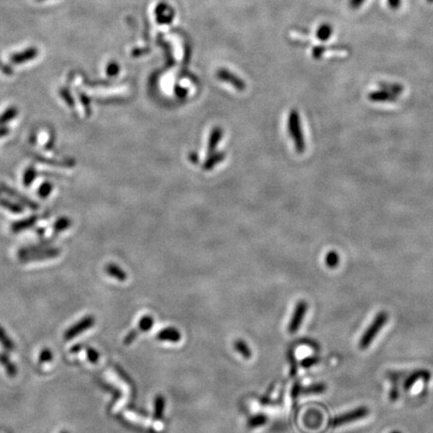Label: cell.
<instances>
[{"instance_id":"1","label":"cell","mask_w":433,"mask_h":433,"mask_svg":"<svg viewBox=\"0 0 433 433\" xmlns=\"http://www.w3.org/2000/svg\"><path fill=\"white\" fill-rule=\"evenodd\" d=\"M387 321H388V314L383 311L379 312L373 319L372 323L369 325V327L365 330V332L361 336L359 341V348L362 350L367 349L374 341L376 336L379 334V332L384 327V325L387 323Z\"/></svg>"},{"instance_id":"2","label":"cell","mask_w":433,"mask_h":433,"mask_svg":"<svg viewBox=\"0 0 433 433\" xmlns=\"http://www.w3.org/2000/svg\"><path fill=\"white\" fill-rule=\"evenodd\" d=\"M288 127H289V132H290L291 137L294 140L296 150L298 151L299 154H302L306 149V143L302 132L300 116L297 111H292L290 113V116H289V120H288Z\"/></svg>"},{"instance_id":"3","label":"cell","mask_w":433,"mask_h":433,"mask_svg":"<svg viewBox=\"0 0 433 433\" xmlns=\"http://www.w3.org/2000/svg\"><path fill=\"white\" fill-rule=\"evenodd\" d=\"M61 250L58 248L38 249V248H25L19 251V257L22 262L31 261H43L47 259H55L61 254Z\"/></svg>"},{"instance_id":"4","label":"cell","mask_w":433,"mask_h":433,"mask_svg":"<svg viewBox=\"0 0 433 433\" xmlns=\"http://www.w3.org/2000/svg\"><path fill=\"white\" fill-rule=\"evenodd\" d=\"M370 413L369 409L366 406H360L355 409H352L350 411H347L345 413H342L338 416H336L332 421L331 424L334 427H339L351 422L358 421L360 419L365 418Z\"/></svg>"},{"instance_id":"5","label":"cell","mask_w":433,"mask_h":433,"mask_svg":"<svg viewBox=\"0 0 433 433\" xmlns=\"http://www.w3.org/2000/svg\"><path fill=\"white\" fill-rule=\"evenodd\" d=\"M95 324V319L93 316H85L83 317L81 320H79L77 323H75L73 326L69 327L65 333H64V339L69 341L72 340L75 337L85 331H87L88 329H90L91 327H93Z\"/></svg>"},{"instance_id":"6","label":"cell","mask_w":433,"mask_h":433,"mask_svg":"<svg viewBox=\"0 0 433 433\" xmlns=\"http://www.w3.org/2000/svg\"><path fill=\"white\" fill-rule=\"evenodd\" d=\"M307 310H308V303L306 301L302 300L296 304V307H295L293 316L291 318L290 324H289V326H288L289 333L294 334L299 330V328L303 322V319L307 313Z\"/></svg>"},{"instance_id":"7","label":"cell","mask_w":433,"mask_h":433,"mask_svg":"<svg viewBox=\"0 0 433 433\" xmlns=\"http://www.w3.org/2000/svg\"><path fill=\"white\" fill-rule=\"evenodd\" d=\"M0 190H1L2 192H4V194L8 195L9 197L15 199L16 201L20 202L21 204H24V206H26L27 208H29V209H31V210H37V209H38V205H37L36 203H34L33 201L29 200V199L26 198L25 196H22L21 194H19L18 191H16L15 189H13V188L4 185V184H1V185H0Z\"/></svg>"},{"instance_id":"8","label":"cell","mask_w":433,"mask_h":433,"mask_svg":"<svg viewBox=\"0 0 433 433\" xmlns=\"http://www.w3.org/2000/svg\"><path fill=\"white\" fill-rule=\"evenodd\" d=\"M431 377V374L428 370L426 369H418L415 370L414 372H412L405 380L404 382V389L405 390H409L413 385L419 381V380H423V381H428Z\"/></svg>"},{"instance_id":"9","label":"cell","mask_w":433,"mask_h":433,"mask_svg":"<svg viewBox=\"0 0 433 433\" xmlns=\"http://www.w3.org/2000/svg\"><path fill=\"white\" fill-rule=\"evenodd\" d=\"M37 55H38V51H37L36 47H29V48H27V50H25L23 52L14 54L11 57L10 61L14 64H20V63L29 62L31 60H34L37 57Z\"/></svg>"},{"instance_id":"10","label":"cell","mask_w":433,"mask_h":433,"mask_svg":"<svg viewBox=\"0 0 433 433\" xmlns=\"http://www.w3.org/2000/svg\"><path fill=\"white\" fill-rule=\"evenodd\" d=\"M181 333L178 329L174 327H167L160 331L157 335V339L160 341H168L177 343L181 340Z\"/></svg>"},{"instance_id":"11","label":"cell","mask_w":433,"mask_h":433,"mask_svg":"<svg viewBox=\"0 0 433 433\" xmlns=\"http://www.w3.org/2000/svg\"><path fill=\"white\" fill-rule=\"evenodd\" d=\"M368 99L373 103H388L395 102L397 96L390 93L389 91L381 88L380 90H375L368 95Z\"/></svg>"},{"instance_id":"12","label":"cell","mask_w":433,"mask_h":433,"mask_svg":"<svg viewBox=\"0 0 433 433\" xmlns=\"http://www.w3.org/2000/svg\"><path fill=\"white\" fill-rule=\"evenodd\" d=\"M218 76L220 79L227 81L229 83H231L232 85H234L238 90H244L246 85L244 83V81H242V79H240L239 77H237L236 75L232 74L231 72H229L228 70L222 69L218 72Z\"/></svg>"},{"instance_id":"13","label":"cell","mask_w":433,"mask_h":433,"mask_svg":"<svg viewBox=\"0 0 433 433\" xmlns=\"http://www.w3.org/2000/svg\"><path fill=\"white\" fill-rule=\"evenodd\" d=\"M32 157L39 163L50 165V166H59V167H73L75 165L73 160H53V159H46L39 155H32Z\"/></svg>"},{"instance_id":"14","label":"cell","mask_w":433,"mask_h":433,"mask_svg":"<svg viewBox=\"0 0 433 433\" xmlns=\"http://www.w3.org/2000/svg\"><path fill=\"white\" fill-rule=\"evenodd\" d=\"M223 135V130L221 129V127H215L213 129V131L211 132V136L209 139V144H208V154L212 155L214 154L215 150L217 149L218 144L222 138Z\"/></svg>"},{"instance_id":"15","label":"cell","mask_w":433,"mask_h":433,"mask_svg":"<svg viewBox=\"0 0 433 433\" xmlns=\"http://www.w3.org/2000/svg\"><path fill=\"white\" fill-rule=\"evenodd\" d=\"M106 271H107L109 276L117 279L120 282H124L127 278L126 273L121 267H119L117 264H112V263L109 264L106 267Z\"/></svg>"},{"instance_id":"16","label":"cell","mask_w":433,"mask_h":433,"mask_svg":"<svg viewBox=\"0 0 433 433\" xmlns=\"http://www.w3.org/2000/svg\"><path fill=\"white\" fill-rule=\"evenodd\" d=\"M37 220H38V218L36 216H32V217L27 218V219L21 220L19 222L13 223L12 226H11V230L14 233H19V232H21L23 230H27V229L31 228L33 225H35Z\"/></svg>"},{"instance_id":"17","label":"cell","mask_w":433,"mask_h":433,"mask_svg":"<svg viewBox=\"0 0 433 433\" xmlns=\"http://www.w3.org/2000/svg\"><path fill=\"white\" fill-rule=\"evenodd\" d=\"M0 364H1L7 375L10 377H15L17 374V367L14 365V363L11 361V359L9 358V356L5 353H1L0 354Z\"/></svg>"},{"instance_id":"18","label":"cell","mask_w":433,"mask_h":433,"mask_svg":"<svg viewBox=\"0 0 433 433\" xmlns=\"http://www.w3.org/2000/svg\"><path fill=\"white\" fill-rule=\"evenodd\" d=\"M234 347L236 351L242 355L245 359H250L252 357V350L244 340H236L234 343Z\"/></svg>"},{"instance_id":"19","label":"cell","mask_w":433,"mask_h":433,"mask_svg":"<svg viewBox=\"0 0 433 433\" xmlns=\"http://www.w3.org/2000/svg\"><path fill=\"white\" fill-rule=\"evenodd\" d=\"M327 390V386L325 383H315L307 386L305 388H301V392L303 394L311 395V394H321Z\"/></svg>"},{"instance_id":"20","label":"cell","mask_w":433,"mask_h":433,"mask_svg":"<svg viewBox=\"0 0 433 433\" xmlns=\"http://www.w3.org/2000/svg\"><path fill=\"white\" fill-rule=\"evenodd\" d=\"M165 405H166V400L165 397L163 395H158L155 398V410H154V416L156 419H162L163 415H164V411H165Z\"/></svg>"},{"instance_id":"21","label":"cell","mask_w":433,"mask_h":433,"mask_svg":"<svg viewBox=\"0 0 433 433\" xmlns=\"http://www.w3.org/2000/svg\"><path fill=\"white\" fill-rule=\"evenodd\" d=\"M0 344L6 351H13L14 350V343L9 338V336L5 332V330L0 326Z\"/></svg>"},{"instance_id":"22","label":"cell","mask_w":433,"mask_h":433,"mask_svg":"<svg viewBox=\"0 0 433 433\" xmlns=\"http://www.w3.org/2000/svg\"><path fill=\"white\" fill-rule=\"evenodd\" d=\"M18 115V111L16 108H9L7 109L1 116H0V126L5 125L7 123L11 122L14 118H16Z\"/></svg>"},{"instance_id":"23","label":"cell","mask_w":433,"mask_h":433,"mask_svg":"<svg viewBox=\"0 0 433 433\" xmlns=\"http://www.w3.org/2000/svg\"><path fill=\"white\" fill-rule=\"evenodd\" d=\"M268 421V418L266 415L264 414H258V415H254L251 418H249L248 422H247V426L249 428H257V427H261L263 425H265Z\"/></svg>"},{"instance_id":"24","label":"cell","mask_w":433,"mask_h":433,"mask_svg":"<svg viewBox=\"0 0 433 433\" xmlns=\"http://www.w3.org/2000/svg\"><path fill=\"white\" fill-rule=\"evenodd\" d=\"M0 206L5 208L6 210H8L12 213H15V214H20L23 212V209L20 205H18L16 203H12L11 201L4 199L2 197H0Z\"/></svg>"},{"instance_id":"25","label":"cell","mask_w":433,"mask_h":433,"mask_svg":"<svg viewBox=\"0 0 433 433\" xmlns=\"http://www.w3.org/2000/svg\"><path fill=\"white\" fill-rule=\"evenodd\" d=\"M154 326V319L150 315H146L141 317L138 323V331L139 332H148Z\"/></svg>"},{"instance_id":"26","label":"cell","mask_w":433,"mask_h":433,"mask_svg":"<svg viewBox=\"0 0 433 433\" xmlns=\"http://www.w3.org/2000/svg\"><path fill=\"white\" fill-rule=\"evenodd\" d=\"M339 262H340V258H339L338 253H336L335 251H331V252L327 253V255L325 257V263H326L328 268H331V269L336 268L337 266L339 265Z\"/></svg>"},{"instance_id":"27","label":"cell","mask_w":433,"mask_h":433,"mask_svg":"<svg viewBox=\"0 0 433 433\" xmlns=\"http://www.w3.org/2000/svg\"><path fill=\"white\" fill-rule=\"evenodd\" d=\"M332 32H333L332 26L329 25V24H327V23H324V24H322V25L318 28V31H317V37H318L320 40L325 41V40H327V39H329V38L331 37Z\"/></svg>"},{"instance_id":"28","label":"cell","mask_w":433,"mask_h":433,"mask_svg":"<svg viewBox=\"0 0 433 433\" xmlns=\"http://www.w3.org/2000/svg\"><path fill=\"white\" fill-rule=\"evenodd\" d=\"M226 157V154L224 153H217L213 156H211L208 161L206 162V164L204 165V169L206 171L208 170H212L217 164H219L221 161H223V159Z\"/></svg>"},{"instance_id":"29","label":"cell","mask_w":433,"mask_h":433,"mask_svg":"<svg viewBox=\"0 0 433 433\" xmlns=\"http://www.w3.org/2000/svg\"><path fill=\"white\" fill-rule=\"evenodd\" d=\"M380 88H383L385 90L389 91L390 93L394 94L395 96H398L403 91V86L398 83H380Z\"/></svg>"},{"instance_id":"30","label":"cell","mask_w":433,"mask_h":433,"mask_svg":"<svg viewBox=\"0 0 433 433\" xmlns=\"http://www.w3.org/2000/svg\"><path fill=\"white\" fill-rule=\"evenodd\" d=\"M70 226H71V221H70L68 218H66V217H62V218H60V219L55 223V225H54V230H55V232H57V233H61V232H62V231L67 230Z\"/></svg>"},{"instance_id":"31","label":"cell","mask_w":433,"mask_h":433,"mask_svg":"<svg viewBox=\"0 0 433 433\" xmlns=\"http://www.w3.org/2000/svg\"><path fill=\"white\" fill-rule=\"evenodd\" d=\"M36 178V171L33 167H28L23 175V185L25 186H29Z\"/></svg>"},{"instance_id":"32","label":"cell","mask_w":433,"mask_h":433,"mask_svg":"<svg viewBox=\"0 0 433 433\" xmlns=\"http://www.w3.org/2000/svg\"><path fill=\"white\" fill-rule=\"evenodd\" d=\"M54 188V186L51 182H45L38 187V196L42 199L47 198L51 195V192Z\"/></svg>"},{"instance_id":"33","label":"cell","mask_w":433,"mask_h":433,"mask_svg":"<svg viewBox=\"0 0 433 433\" xmlns=\"http://www.w3.org/2000/svg\"><path fill=\"white\" fill-rule=\"evenodd\" d=\"M78 95H79V100H80V103H81V105H82V107H83V110H84V112H85L86 117H89V116L91 115L90 99L88 98L87 94H85V93L82 92V91L78 92Z\"/></svg>"},{"instance_id":"34","label":"cell","mask_w":433,"mask_h":433,"mask_svg":"<svg viewBox=\"0 0 433 433\" xmlns=\"http://www.w3.org/2000/svg\"><path fill=\"white\" fill-rule=\"evenodd\" d=\"M53 359H54L53 351H52L51 349H48V348H44V349H42L41 352L39 353V356H38L39 363H48V362H52Z\"/></svg>"},{"instance_id":"35","label":"cell","mask_w":433,"mask_h":433,"mask_svg":"<svg viewBox=\"0 0 433 433\" xmlns=\"http://www.w3.org/2000/svg\"><path fill=\"white\" fill-rule=\"evenodd\" d=\"M60 93H61L62 99L66 103V105L69 108L73 109L74 108V101H73V98L71 96V93L69 92V90L67 88H62L60 90Z\"/></svg>"},{"instance_id":"36","label":"cell","mask_w":433,"mask_h":433,"mask_svg":"<svg viewBox=\"0 0 433 433\" xmlns=\"http://www.w3.org/2000/svg\"><path fill=\"white\" fill-rule=\"evenodd\" d=\"M86 357H87V359L89 360V362H90V363H93V364L98 363L99 360H100V354H99V352L96 351L95 349L91 348V347L86 348Z\"/></svg>"},{"instance_id":"37","label":"cell","mask_w":433,"mask_h":433,"mask_svg":"<svg viewBox=\"0 0 433 433\" xmlns=\"http://www.w3.org/2000/svg\"><path fill=\"white\" fill-rule=\"evenodd\" d=\"M120 71V65L118 64V62H112L109 63L108 67H107V73L110 77H115L119 74Z\"/></svg>"},{"instance_id":"38","label":"cell","mask_w":433,"mask_h":433,"mask_svg":"<svg viewBox=\"0 0 433 433\" xmlns=\"http://www.w3.org/2000/svg\"><path fill=\"white\" fill-rule=\"evenodd\" d=\"M318 363H319V358H317V357H308V358H305L301 361V365L304 368H310Z\"/></svg>"},{"instance_id":"39","label":"cell","mask_w":433,"mask_h":433,"mask_svg":"<svg viewBox=\"0 0 433 433\" xmlns=\"http://www.w3.org/2000/svg\"><path fill=\"white\" fill-rule=\"evenodd\" d=\"M137 334H138V331H136V330H131V331H130L126 336H125V338H124V344H125V345H129L130 343H132V342L135 340Z\"/></svg>"},{"instance_id":"40","label":"cell","mask_w":433,"mask_h":433,"mask_svg":"<svg viewBox=\"0 0 433 433\" xmlns=\"http://www.w3.org/2000/svg\"><path fill=\"white\" fill-rule=\"evenodd\" d=\"M365 0H349V6L352 9H358L363 5Z\"/></svg>"},{"instance_id":"41","label":"cell","mask_w":433,"mask_h":433,"mask_svg":"<svg viewBox=\"0 0 433 433\" xmlns=\"http://www.w3.org/2000/svg\"><path fill=\"white\" fill-rule=\"evenodd\" d=\"M402 3V0H388V5L391 9L397 10Z\"/></svg>"},{"instance_id":"42","label":"cell","mask_w":433,"mask_h":433,"mask_svg":"<svg viewBox=\"0 0 433 433\" xmlns=\"http://www.w3.org/2000/svg\"><path fill=\"white\" fill-rule=\"evenodd\" d=\"M0 70H1L4 74H6V75H11L12 74V69L9 67V66H7V65H5L1 61H0Z\"/></svg>"},{"instance_id":"43","label":"cell","mask_w":433,"mask_h":433,"mask_svg":"<svg viewBox=\"0 0 433 433\" xmlns=\"http://www.w3.org/2000/svg\"><path fill=\"white\" fill-rule=\"evenodd\" d=\"M54 144H55V135L52 134L51 135V139L48 140L45 144V149L46 150H53L54 149Z\"/></svg>"},{"instance_id":"44","label":"cell","mask_w":433,"mask_h":433,"mask_svg":"<svg viewBox=\"0 0 433 433\" xmlns=\"http://www.w3.org/2000/svg\"><path fill=\"white\" fill-rule=\"evenodd\" d=\"M8 133H9V129L6 126H4V125L3 126H0V138L5 136Z\"/></svg>"},{"instance_id":"45","label":"cell","mask_w":433,"mask_h":433,"mask_svg":"<svg viewBox=\"0 0 433 433\" xmlns=\"http://www.w3.org/2000/svg\"><path fill=\"white\" fill-rule=\"evenodd\" d=\"M82 348H83V347H82L80 344H76V345H74V346L70 349V351H71L72 353H78Z\"/></svg>"},{"instance_id":"46","label":"cell","mask_w":433,"mask_h":433,"mask_svg":"<svg viewBox=\"0 0 433 433\" xmlns=\"http://www.w3.org/2000/svg\"><path fill=\"white\" fill-rule=\"evenodd\" d=\"M189 160H190L191 163H194V164L198 163V156H197V154L191 153V154L189 155Z\"/></svg>"},{"instance_id":"47","label":"cell","mask_w":433,"mask_h":433,"mask_svg":"<svg viewBox=\"0 0 433 433\" xmlns=\"http://www.w3.org/2000/svg\"><path fill=\"white\" fill-rule=\"evenodd\" d=\"M37 232H38V235H43L44 232H45V229H40V230H38Z\"/></svg>"},{"instance_id":"48","label":"cell","mask_w":433,"mask_h":433,"mask_svg":"<svg viewBox=\"0 0 433 433\" xmlns=\"http://www.w3.org/2000/svg\"><path fill=\"white\" fill-rule=\"evenodd\" d=\"M427 1H428L429 3H433V0H427Z\"/></svg>"},{"instance_id":"49","label":"cell","mask_w":433,"mask_h":433,"mask_svg":"<svg viewBox=\"0 0 433 433\" xmlns=\"http://www.w3.org/2000/svg\"><path fill=\"white\" fill-rule=\"evenodd\" d=\"M391 433H401V432H399V431H392Z\"/></svg>"},{"instance_id":"50","label":"cell","mask_w":433,"mask_h":433,"mask_svg":"<svg viewBox=\"0 0 433 433\" xmlns=\"http://www.w3.org/2000/svg\"><path fill=\"white\" fill-rule=\"evenodd\" d=\"M61 433H69V432L68 431H62Z\"/></svg>"},{"instance_id":"51","label":"cell","mask_w":433,"mask_h":433,"mask_svg":"<svg viewBox=\"0 0 433 433\" xmlns=\"http://www.w3.org/2000/svg\"><path fill=\"white\" fill-rule=\"evenodd\" d=\"M37 1H44V0H37Z\"/></svg>"}]
</instances>
